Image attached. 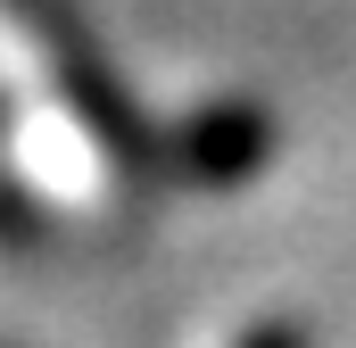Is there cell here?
<instances>
[{
    "instance_id": "cell-1",
    "label": "cell",
    "mask_w": 356,
    "mask_h": 348,
    "mask_svg": "<svg viewBox=\"0 0 356 348\" xmlns=\"http://www.w3.org/2000/svg\"><path fill=\"white\" fill-rule=\"evenodd\" d=\"M249 348H290V340H282V332H266V340H249Z\"/></svg>"
}]
</instances>
